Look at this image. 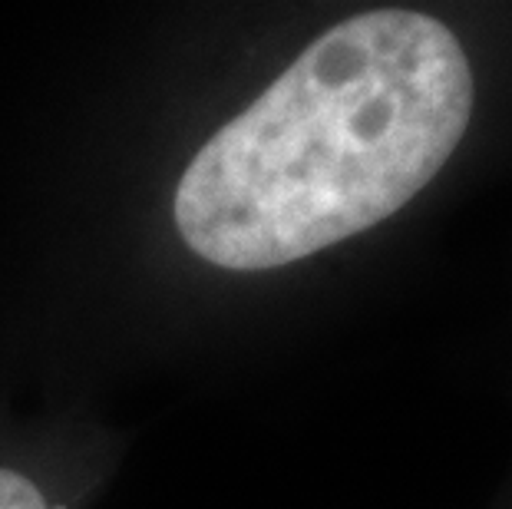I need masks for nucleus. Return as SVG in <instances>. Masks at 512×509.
Returning <instances> with one entry per match:
<instances>
[{
	"mask_svg": "<svg viewBox=\"0 0 512 509\" xmlns=\"http://www.w3.org/2000/svg\"><path fill=\"white\" fill-rule=\"evenodd\" d=\"M473 100V67L443 20L347 17L195 153L176 192L179 235L228 272L324 252L427 189Z\"/></svg>",
	"mask_w": 512,
	"mask_h": 509,
	"instance_id": "1",
	"label": "nucleus"
},
{
	"mask_svg": "<svg viewBox=\"0 0 512 509\" xmlns=\"http://www.w3.org/2000/svg\"><path fill=\"white\" fill-rule=\"evenodd\" d=\"M0 509H47V500L27 476L0 467Z\"/></svg>",
	"mask_w": 512,
	"mask_h": 509,
	"instance_id": "2",
	"label": "nucleus"
}]
</instances>
